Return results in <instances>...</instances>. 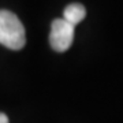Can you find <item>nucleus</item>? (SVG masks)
<instances>
[{"label": "nucleus", "mask_w": 123, "mask_h": 123, "mask_svg": "<svg viewBox=\"0 0 123 123\" xmlns=\"http://www.w3.org/2000/svg\"><path fill=\"white\" fill-rule=\"evenodd\" d=\"M0 123H8V118H7V115L3 114V112H0Z\"/></svg>", "instance_id": "obj_4"}, {"label": "nucleus", "mask_w": 123, "mask_h": 123, "mask_svg": "<svg viewBox=\"0 0 123 123\" xmlns=\"http://www.w3.org/2000/svg\"><path fill=\"white\" fill-rule=\"evenodd\" d=\"M86 17V8L79 3H71L64 8V21L71 23L73 26L78 25L81 21H84Z\"/></svg>", "instance_id": "obj_3"}, {"label": "nucleus", "mask_w": 123, "mask_h": 123, "mask_svg": "<svg viewBox=\"0 0 123 123\" xmlns=\"http://www.w3.org/2000/svg\"><path fill=\"white\" fill-rule=\"evenodd\" d=\"M74 29L71 23L64 21L63 18H57L52 22L51 34H49V44L56 52H66L74 41Z\"/></svg>", "instance_id": "obj_2"}, {"label": "nucleus", "mask_w": 123, "mask_h": 123, "mask_svg": "<svg viewBox=\"0 0 123 123\" xmlns=\"http://www.w3.org/2000/svg\"><path fill=\"white\" fill-rule=\"evenodd\" d=\"M0 44L14 51L22 49L26 44L22 22L14 12L7 10H0Z\"/></svg>", "instance_id": "obj_1"}]
</instances>
